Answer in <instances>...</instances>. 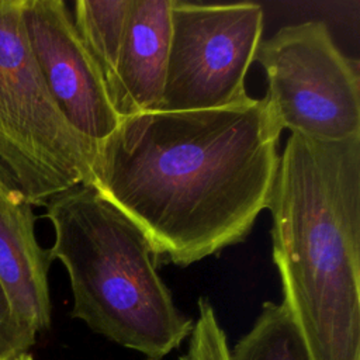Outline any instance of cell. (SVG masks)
<instances>
[{
	"mask_svg": "<svg viewBox=\"0 0 360 360\" xmlns=\"http://www.w3.org/2000/svg\"><path fill=\"white\" fill-rule=\"evenodd\" d=\"M229 360H309L297 325L281 301H266L253 326L229 349Z\"/></svg>",
	"mask_w": 360,
	"mask_h": 360,
	"instance_id": "8fae6325",
	"label": "cell"
},
{
	"mask_svg": "<svg viewBox=\"0 0 360 360\" xmlns=\"http://www.w3.org/2000/svg\"><path fill=\"white\" fill-rule=\"evenodd\" d=\"M263 34L256 3L173 0L166 80L158 111H201L243 104L246 73Z\"/></svg>",
	"mask_w": 360,
	"mask_h": 360,
	"instance_id": "8992f818",
	"label": "cell"
},
{
	"mask_svg": "<svg viewBox=\"0 0 360 360\" xmlns=\"http://www.w3.org/2000/svg\"><path fill=\"white\" fill-rule=\"evenodd\" d=\"M255 60L266 73L263 98L283 129L325 142L360 135L357 63L335 45L325 22L280 28L260 42Z\"/></svg>",
	"mask_w": 360,
	"mask_h": 360,
	"instance_id": "5b68a950",
	"label": "cell"
},
{
	"mask_svg": "<svg viewBox=\"0 0 360 360\" xmlns=\"http://www.w3.org/2000/svg\"><path fill=\"white\" fill-rule=\"evenodd\" d=\"M198 316L190 333L186 353L179 360H229L226 335L219 325L215 309L205 297H200Z\"/></svg>",
	"mask_w": 360,
	"mask_h": 360,
	"instance_id": "7c38bea8",
	"label": "cell"
},
{
	"mask_svg": "<svg viewBox=\"0 0 360 360\" xmlns=\"http://www.w3.org/2000/svg\"><path fill=\"white\" fill-rule=\"evenodd\" d=\"M3 360H32V356L28 352H21V353H15L13 356H8Z\"/></svg>",
	"mask_w": 360,
	"mask_h": 360,
	"instance_id": "5bb4252c",
	"label": "cell"
},
{
	"mask_svg": "<svg viewBox=\"0 0 360 360\" xmlns=\"http://www.w3.org/2000/svg\"><path fill=\"white\" fill-rule=\"evenodd\" d=\"M283 128L264 98L121 118L100 143L90 184L187 267L243 242L267 210Z\"/></svg>",
	"mask_w": 360,
	"mask_h": 360,
	"instance_id": "6da1fadb",
	"label": "cell"
},
{
	"mask_svg": "<svg viewBox=\"0 0 360 360\" xmlns=\"http://www.w3.org/2000/svg\"><path fill=\"white\" fill-rule=\"evenodd\" d=\"M129 7L131 0H77L75 3V27L107 86L118 63Z\"/></svg>",
	"mask_w": 360,
	"mask_h": 360,
	"instance_id": "30bf717a",
	"label": "cell"
},
{
	"mask_svg": "<svg viewBox=\"0 0 360 360\" xmlns=\"http://www.w3.org/2000/svg\"><path fill=\"white\" fill-rule=\"evenodd\" d=\"M24 24L45 86L66 121L93 143L120 124L104 77L62 0H25Z\"/></svg>",
	"mask_w": 360,
	"mask_h": 360,
	"instance_id": "52a82bcc",
	"label": "cell"
},
{
	"mask_svg": "<svg viewBox=\"0 0 360 360\" xmlns=\"http://www.w3.org/2000/svg\"><path fill=\"white\" fill-rule=\"evenodd\" d=\"M34 343L35 335L17 322L0 287V360L15 353L28 352Z\"/></svg>",
	"mask_w": 360,
	"mask_h": 360,
	"instance_id": "4fadbf2b",
	"label": "cell"
},
{
	"mask_svg": "<svg viewBox=\"0 0 360 360\" xmlns=\"http://www.w3.org/2000/svg\"><path fill=\"white\" fill-rule=\"evenodd\" d=\"M267 210L283 302L309 360H360V135L291 134Z\"/></svg>",
	"mask_w": 360,
	"mask_h": 360,
	"instance_id": "7a4b0ae2",
	"label": "cell"
},
{
	"mask_svg": "<svg viewBox=\"0 0 360 360\" xmlns=\"http://www.w3.org/2000/svg\"><path fill=\"white\" fill-rule=\"evenodd\" d=\"M173 0H131L108 94L120 118L160 108L172 37Z\"/></svg>",
	"mask_w": 360,
	"mask_h": 360,
	"instance_id": "9c48e42d",
	"label": "cell"
},
{
	"mask_svg": "<svg viewBox=\"0 0 360 360\" xmlns=\"http://www.w3.org/2000/svg\"><path fill=\"white\" fill-rule=\"evenodd\" d=\"M25 0H0V179L34 205L90 184L97 145L63 117L35 62Z\"/></svg>",
	"mask_w": 360,
	"mask_h": 360,
	"instance_id": "277c9868",
	"label": "cell"
},
{
	"mask_svg": "<svg viewBox=\"0 0 360 360\" xmlns=\"http://www.w3.org/2000/svg\"><path fill=\"white\" fill-rule=\"evenodd\" d=\"M148 360H149V359H148Z\"/></svg>",
	"mask_w": 360,
	"mask_h": 360,
	"instance_id": "9a60e30c",
	"label": "cell"
},
{
	"mask_svg": "<svg viewBox=\"0 0 360 360\" xmlns=\"http://www.w3.org/2000/svg\"><path fill=\"white\" fill-rule=\"evenodd\" d=\"M44 217L48 249L69 276L70 315L105 339L159 360L177 349L194 321L176 307L159 276V256L143 231L91 184L52 195Z\"/></svg>",
	"mask_w": 360,
	"mask_h": 360,
	"instance_id": "3957f363",
	"label": "cell"
},
{
	"mask_svg": "<svg viewBox=\"0 0 360 360\" xmlns=\"http://www.w3.org/2000/svg\"><path fill=\"white\" fill-rule=\"evenodd\" d=\"M34 225L32 205L0 179V287L17 322L37 336L51 325L52 260Z\"/></svg>",
	"mask_w": 360,
	"mask_h": 360,
	"instance_id": "ba28073f",
	"label": "cell"
}]
</instances>
